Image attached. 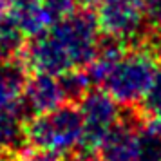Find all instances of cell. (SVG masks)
Listing matches in <instances>:
<instances>
[{
  "mask_svg": "<svg viewBox=\"0 0 161 161\" xmlns=\"http://www.w3.org/2000/svg\"><path fill=\"white\" fill-rule=\"evenodd\" d=\"M158 64L159 62L147 51L139 47H129L112 65L100 87L123 107L139 105L152 87Z\"/></svg>",
  "mask_w": 161,
  "mask_h": 161,
  "instance_id": "6da1fadb",
  "label": "cell"
},
{
  "mask_svg": "<svg viewBox=\"0 0 161 161\" xmlns=\"http://www.w3.org/2000/svg\"><path fill=\"white\" fill-rule=\"evenodd\" d=\"M24 129L29 145L67 152L80 145L83 136V116L78 105L64 102L56 109L35 114L24 121Z\"/></svg>",
  "mask_w": 161,
  "mask_h": 161,
  "instance_id": "7a4b0ae2",
  "label": "cell"
},
{
  "mask_svg": "<svg viewBox=\"0 0 161 161\" xmlns=\"http://www.w3.org/2000/svg\"><path fill=\"white\" fill-rule=\"evenodd\" d=\"M47 31L69 54L74 69H87L96 58L102 29L94 11L76 8L54 20Z\"/></svg>",
  "mask_w": 161,
  "mask_h": 161,
  "instance_id": "3957f363",
  "label": "cell"
},
{
  "mask_svg": "<svg viewBox=\"0 0 161 161\" xmlns=\"http://www.w3.org/2000/svg\"><path fill=\"white\" fill-rule=\"evenodd\" d=\"M78 107L83 116V136L80 145L100 148L109 130L118 123L121 105L107 91L92 85Z\"/></svg>",
  "mask_w": 161,
  "mask_h": 161,
  "instance_id": "277c9868",
  "label": "cell"
},
{
  "mask_svg": "<svg viewBox=\"0 0 161 161\" xmlns=\"http://www.w3.org/2000/svg\"><path fill=\"white\" fill-rule=\"evenodd\" d=\"M94 13L103 35L121 38L127 45L134 44L145 31L143 0H100Z\"/></svg>",
  "mask_w": 161,
  "mask_h": 161,
  "instance_id": "5b68a950",
  "label": "cell"
},
{
  "mask_svg": "<svg viewBox=\"0 0 161 161\" xmlns=\"http://www.w3.org/2000/svg\"><path fill=\"white\" fill-rule=\"evenodd\" d=\"M29 74L20 56L0 60V112H13L22 121L35 116L24 100V87Z\"/></svg>",
  "mask_w": 161,
  "mask_h": 161,
  "instance_id": "8992f818",
  "label": "cell"
},
{
  "mask_svg": "<svg viewBox=\"0 0 161 161\" xmlns=\"http://www.w3.org/2000/svg\"><path fill=\"white\" fill-rule=\"evenodd\" d=\"M24 100L33 114H44L64 103L58 78L47 73H31L24 87Z\"/></svg>",
  "mask_w": 161,
  "mask_h": 161,
  "instance_id": "52a82bcc",
  "label": "cell"
},
{
  "mask_svg": "<svg viewBox=\"0 0 161 161\" xmlns=\"http://www.w3.org/2000/svg\"><path fill=\"white\" fill-rule=\"evenodd\" d=\"M9 16L25 38L42 35L53 24L44 0H15L11 4Z\"/></svg>",
  "mask_w": 161,
  "mask_h": 161,
  "instance_id": "ba28073f",
  "label": "cell"
},
{
  "mask_svg": "<svg viewBox=\"0 0 161 161\" xmlns=\"http://www.w3.org/2000/svg\"><path fill=\"white\" fill-rule=\"evenodd\" d=\"M25 145L29 143L25 138L24 121L13 112H0V152L18 154Z\"/></svg>",
  "mask_w": 161,
  "mask_h": 161,
  "instance_id": "9c48e42d",
  "label": "cell"
},
{
  "mask_svg": "<svg viewBox=\"0 0 161 161\" xmlns=\"http://www.w3.org/2000/svg\"><path fill=\"white\" fill-rule=\"evenodd\" d=\"M56 78H58L60 89H62L64 102L74 103V105H80V102L92 87L87 69H69L65 73L58 74Z\"/></svg>",
  "mask_w": 161,
  "mask_h": 161,
  "instance_id": "30bf717a",
  "label": "cell"
},
{
  "mask_svg": "<svg viewBox=\"0 0 161 161\" xmlns=\"http://www.w3.org/2000/svg\"><path fill=\"white\" fill-rule=\"evenodd\" d=\"M139 109L147 118H161V64L156 69L152 87L147 92L145 100L139 103Z\"/></svg>",
  "mask_w": 161,
  "mask_h": 161,
  "instance_id": "8fae6325",
  "label": "cell"
},
{
  "mask_svg": "<svg viewBox=\"0 0 161 161\" xmlns=\"http://www.w3.org/2000/svg\"><path fill=\"white\" fill-rule=\"evenodd\" d=\"M16 161H64V152L45 147L25 145L16 154Z\"/></svg>",
  "mask_w": 161,
  "mask_h": 161,
  "instance_id": "7c38bea8",
  "label": "cell"
},
{
  "mask_svg": "<svg viewBox=\"0 0 161 161\" xmlns=\"http://www.w3.org/2000/svg\"><path fill=\"white\" fill-rule=\"evenodd\" d=\"M64 161H103V159L98 148L76 145L74 148L64 152Z\"/></svg>",
  "mask_w": 161,
  "mask_h": 161,
  "instance_id": "4fadbf2b",
  "label": "cell"
},
{
  "mask_svg": "<svg viewBox=\"0 0 161 161\" xmlns=\"http://www.w3.org/2000/svg\"><path fill=\"white\" fill-rule=\"evenodd\" d=\"M78 2L80 0H44V4H45V8H47V11H49V15H51L53 22L62 18L67 13L74 11V9L78 8Z\"/></svg>",
  "mask_w": 161,
  "mask_h": 161,
  "instance_id": "5bb4252c",
  "label": "cell"
},
{
  "mask_svg": "<svg viewBox=\"0 0 161 161\" xmlns=\"http://www.w3.org/2000/svg\"><path fill=\"white\" fill-rule=\"evenodd\" d=\"M145 16L154 27H161V0H143Z\"/></svg>",
  "mask_w": 161,
  "mask_h": 161,
  "instance_id": "9a60e30c",
  "label": "cell"
},
{
  "mask_svg": "<svg viewBox=\"0 0 161 161\" xmlns=\"http://www.w3.org/2000/svg\"><path fill=\"white\" fill-rule=\"evenodd\" d=\"M148 119H150V123H152L154 127L161 132V118H148Z\"/></svg>",
  "mask_w": 161,
  "mask_h": 161,
  "instance_id": "2e32d148",
  "label": "cell"
},
{
  "mask_svg": "<svg viewBox=\"0 0 161 161\" xmlns=\"http://www.w3.org/2000/svg\"><path fill=\"white\" fill-rule=\"evenodd\" d=\"M15 0H0V8H6V6H9L11 8V4H13Z\"/></svg>",
  "mask_w": 161,
  "mask_h": 161,
  "instance_id": "e0dca14e",
  "label": "cell"
},
{
  "mask_svg": "<svg viewBox=\"0 0 161 161\" xmlns=\"http://www.w3.org/2000/svg\"><path fill=\"white\" fill-rule=\"evenodd\" d=\"M2 9H4V8H0V24H2L4 18H6V15H4V11H2Z\"/></svg>",
  "mask_w": 161,
  "mask_h": 161,
  "instance_id": "ac0fdd59",
  "label": "cell"
},
{
  "mask_svg": "<svg viewBox=\"0 0 161 161\" xmlns=\"http://www.w3.org/2000/svg\"><path fill=\"white\" fill-rule=\"evenodd\" d=\"M89 2H100V0H89Z\"/></svg>",
  "mask_w": 161,
  "mask_h": 161,
  "instance_id": "d6986e66",
  "label": "cell"
}]
</instances>
